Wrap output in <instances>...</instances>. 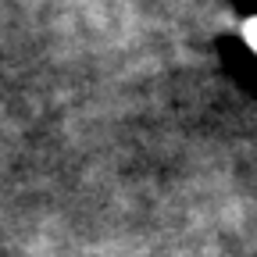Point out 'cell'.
<instances>
[{
	"label": "cell",
	"instance_id": "6da1fadb",
	"mask_svg": "<svg viewBox=\"0 0 257 257\" xmlns=\"http://www.w3.org/2000/svg\"><path fill=\"white\" fill-rule=\"evenodd\" d=\"M250 29H253V32H250V36H253V43H257V25H250Z\"/></svg>",
	"mask_w": 257,
	"mask_h": 257
}]
</instances>
